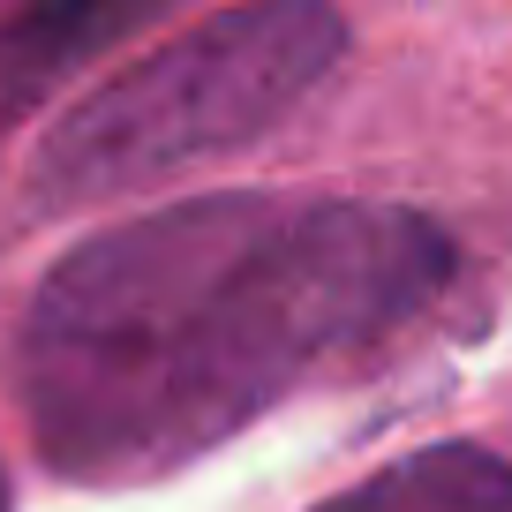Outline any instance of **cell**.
Returning a JSON list of instances; mask_svg holds the SVG:
<instances>
[{"label": "cell", "instance_id": "obj_1", "mask_svg": "<svg viewBox=\"0 0 512 512\" xmlns=\"http://www.w3.org/2000/svg\"><path fill=\"white\" fill-rule=\"evenodd\" d=\"M452 272L445 226L354 196L219 189L113 226L53 264L23 324L38 452L76 482L166 475L415 324Z\"/></svg>", "mask_w": 512, "mask_h": 512}, {"label": "cell", "instance_id": "obj_2", "mask_svg": "<svg viewBox=\"0 0 512 512\" xmlns=\"http://www.w3.org/2000/svg\"><path fill=\"white\" fill-rule=\"evenodd\" d=\"M339 46H347V23L317 0H264V8L204 16L196 31L128 61L53 121L31 166L38 204L68 211L249 144L339 61Z\"/></svg>", "mask_w": 512, "mask_h": 512}, {"label": "cell", "instance_id": "obj_3", "mask_svg": "<svg viewBox=\"0 0 512 512\" xmlns=\"http://www.w3.org/2000/svg\"><path fill=\"white\" fill-rule=\"evenodd\" d=\"M136 23H151V8H31V16L0 23V136L83 61V53L128 38Z\"/></svg>", "mask_w": 512, "mask_h": 512}, {"label": "cell", "instance_id": "obj_4", "mask_svg": "<svg viewBox=\"0 0 512 512\" xmlns=\"http://www.w3.org/2000/svg\"><path fill=\"white\" fill-rule=\"evenodd\" d=\"M317 512H512V467L482 445H430L324 497Z\"/></svg>", "mask_w": 512, "mask_h": 512}, {"label": "cell", "instance_id": "obj_5", "mask_svg": "<svg viewBox=\"0 0 512 512\" xmlns=\"http://www.w3.org/2000/svg\"><path fill=\"white\" fill-rule=\"evenodd\" d=\"M0 512H8V482H0Z\"/></svg>", "mask_w": 512, "mask_h": 512}]
</instances>
